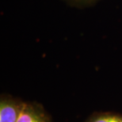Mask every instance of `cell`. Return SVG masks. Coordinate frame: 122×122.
I'll use <instances>...</instances> for the list:
<instances>
[{"instance_id": "obj_1", "label": "cell", "mask_w": 122, "mask_h": 122, "mask_svg": "<svg viewBox=\"0 0 122 122\" xmlns=\"http://www.w3.org/2000/svg\"><path fill=\"white\" fill-rule=\"evenodd\" d=\"M25 103L19 99L2 95L0 100V122H18Z\"/></svg>"}, {"instance_id": "obj_2", "label": "cell", "mask_w": 122, "mask_h": 122, "mask_svg": "<svg viewBox=\"0 0 122 122\" xmlns=\"http://www.w3.org/2000/svg\"><path fill=\"white\" fill-rule=\"evenodd\" d=\"M18 122H52L39 105L25 102Z\"/></svg>"}, {"instance_id": "obj_3", "label": "cell", "mask_w": 122, "mask_h": 122, "mask_svg": "<svg viewBox=\"0 0 122 122\" xmlns=\"http://www.w3.org/2000/svg\"><path fill=\"white\" fill-rule=\"evenodd\" d=\"M87 122H122V114L102 113L94 117Z\"/></svg>"}, {"instance_id": "obj_4", "label": "cell", "mask_w": 122, "mask_h": 122, "mask_svg": "<svg viewBox=\"0 0 122 122\" xmlns=\"http://www.w3.org/2000/svg\"><path fill=\"white\" fill-rule=\"evenodd\" d=\"M68 5L71 6H76L79 8H82V7L91 6L93 5L96 4L100 0H63Z\"/></svg>"}]
</instances>
